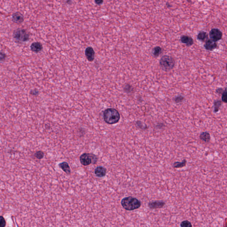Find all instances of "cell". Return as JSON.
Listing matches in <instances>:
<instances>
[{
    "label": "cell",
    "mask_w": 227,
    "mask_h": 227,
    "mask_svg": "<svg viewBox=\"0 0 227 227\" xmlns=\"http://www.w3.org/2000/svg\"><path fill=\"white\" fill-rule=\"evenodd\" d=\"M103 117L104 120L106 123L112 125L116 124L119 122L120 119V115L116 109L109 108H107L103 112Z\"/></svg>",
    "instance_id": "cell-1"
},
{
    "label": "cell",
    "mask_w": 227,
    "mask_h": 227,
    "mask_svg": "<svg viewBox=\"0 0 227 227\" xmlns=\"http://www.w3.org/2000/svg\"><path fill=\"white\" fill-rule=\"evenodd\" d=\"M121 205L125 209L132 211L139 209L141 204L137 198L130 196L123 198L121 201Z\"/></svg>",
    "instance_id": "cell-2"
},
{
    "label": "cell",
    "mask_w": 227,
    "mask_h": 227,
    "mask_svg": "<svg viewBox=\"0 0 227 227\" xmlns=\"http://www.w3.org/2000/svg\"><path fill=\"white\" fill-rule=\"evenodd\" d=\"M159 65L163 70L169 71L174 68L175 65L174 59L168 55H164L159 61Z\"/></svg>",
    "instance_id": "cell-3"
},
{
    "label": "cell",
    "mask_w": 227,
    "mask_h": 227,
    "mask_svg": "<svg viewBox=\"0 0 227 227\" xmlns=\"http://www.w3.org/2000/svg\"><path fill=\"white\" fill-rule=\"evenodd\" d=\"M13 38L18 43H24L29 40L30 34L26 29L17 28L13 32Z\"/></svg>",
    "instance_id": "cell-4"
},
{
    "label": "cell",
    "mask_w": 227,
    "mask_h": 227,
    "mask_svg": "<svg viewBox=\"0 0 227 227\" xmlns=\"http://www.w3.org/2000/svg\"><path fill=\"white\" fill-rule=\"evenodd\" d=\"M98 159L96 155L90 153H84L79 157L80 163L84 166L96 164L97 162Z\"/></svg>",
    "instance_id": "cell-5"
},
{
    "label": "cell",
    "mask_w": 227,
    "mask_h": 227,
    "mask_svg": "<svg viewBox=\"0 0 227 227\" xmlns=\"http://www.w3.org/2000/svg\"><path fill=\"white\" fill-rule=\"evenodd\" d=\"M210 40L214 42H216L220 40L222 38L223 33L218 28H213L209 33Z\"/></svg>",
    "instance_id": "cell-6"
},
{
    "label": "cell",
    "mask_w": 227,
    "mask_h": 227,
    "mask_svg": "<svg viewBox=\"0 0 227 227\" xmlns=\"http://www.w3.org/2000/svg\"><path fill=\"white\" fill-rule=\"evenodd\" d=\"M24 18L23 14L19 12L13 13L12 15V20L14 23L21 24L24 21Z\"/></svg>",
    "instance_id": "cell-7"
},
{
    "label": "cell",
    "mask_w": 227,
    "mask_h": 227,
    "mask_svg": "<svg viewBox=\"0 0 227 227\" xmlns=\"http://www.w3.org/2000/svg\"><path fill=\"white\" fill-rule=\"evenodd\" d=\"M166 203L162 201H154L150 202L148 206L151 209H161L165 206Z\"/></svg>",
    "instance_id": "cell-8"
},
{
    "label": "cell",
    "mask_w": 227,
    "mask_h": 227,
    "mask_svg": "<svg viewBox=\"0 0 227 227\" xmlns=\"http://www.w3.org/2000/svg\"><path fill=\"white\" fill-rule=\"evenodd\" d=\"M85 54L88 61L92 62L95 59V51L92 47L90 46L86 48L85 51Z\"/></svg>",
    "instance_id": "cell-9"
},
{
    "label": "cell",
    "mask_w": 227,
    "mask_h": 227,
    "mask_svg": "<svg viewBox=\"0 0 227 227\" xmlns=\"http://www.w3.org/2000/svg\"><path fill=\"white\" fill-rule=\"evenodd\" d=\"M180 41L182 44H185L188 47L192 46L194 44L193 38L189 36H181L180 37Z\"/></svg>",
    "instance_id": "cell-10"
},
{
    "label": "cell",
    "mask_w": 227,
    "mask_h": 227,
    "mask_svg": "<svg viewBox=\"0 0 227 227\" xmlns=\"http://www.w3.org/2000/svg\"><path fill=\"white\" fill-rule=\"evenodd\" d=\"M204 47L206 50L212 51L218 48V44L216 42L209 39L205 42Z\"/></svg>",
    "instance_id": "cell-11"
},
{
    "label": "cell",
    "mask_w": 227,
    "mask_h": 227,
    "mask_svg": "<svg viewBox=\"0 0 227 227\" xmlns=\"http://www.w3.org/2000/svg\"><path fill=\"white\" fill-rule=\"evenodd\" d=\"M30 49L33 53H37L43 50V45L40 42H34L31 44Z\"/></svg>",
    "instance_id": "cell-12"
},
{
    "label": "cell",
    "mask_w": 227,
    "mask_h": 227,
    "mask_svg": "<svg viewBox=\"0 0 227 227\" xmlns=\"http://www.w3.org/2000/svg\"><path fill=\"white\" fill-rule=\"evenodd\" d=\"M95 174L98 177H103L106 175V170L105 168L98 166L95 170Z\"/></svg>",
    "instance_id": "cell-13"
},
{
    "label": "cell",
    "mask_w": 227,
    "mask_h": 227,
    "mask_svg": "<svg viewBox=\"0 0 227 227\" xmlns=\"http://www.w3.org/2000/svg\"><path fill=\"white\" fill-rule=\"evenodd\" d=\"M59 166L63 172H65L67 174H71V170L70 167L68 163L67 162H64L61 163L59 164Z\"/></svg>",
    "instance_id": "cell-14"
},
{
    "label": "cell",
    "mask_w": 227,
    "mask_h": 227,
    "mask_svg": "<svg viewBox=\"0 0 227 227\" xmlns=\"http://www.w3.org/2000/svg\"><path fill=\"white\" fill-rule=\"evenodd\" d=\"M197 39L201 42H205L209 40V35L207 32L205 31H201L199 32L197 36Z\"/></svg>",
    "instance_id": "cell-15"
},
{
    "label": "cell",
    "mask_w": 227,
    "mask_h": 227,
    "mask_svg": "<svg viewBox=\"0 0 227 227\" xmlns=\"http://www.w3.org/2000/svg\"><path fill=\"white\" fill-rule=\"evenodd\" d=\"M200 139L202 141L208 143L211 140V136L208 132L205 131L201 133L200 135Z\"/></svg>",
    "instance_id": "cell-16"
},
{
    "label": "cell",
    "mask_w": 227,
    "mask_h": 227,
    "mask_svg": "<svg viewBox=\"0 0 227 227\" xmlns=\"http://www.w3.org/2000/svg\"><path fill=\"white\" fill-rule=\"evenodd\" d=\"M222 105V102L220 100H215L214 102V112L215 113H218L220 110V108Z\"/></svg>",
    "instance_id": "cell-17"
},
{
    "label": "cell",
    "mask_w": 227,
    "mask_h": 227,
    "mask_svg": "<svg viewBox=\"0 0 227 227\" xmlns=\"http://www.w3.org/2000/svg\"><path fill=\"white\" fill-rule=\"evenodd\" d=\"M187 164V161L186 159H184L181 162H176L173 163L172 166L176 169H180L186 166Z\"/></svg>",
    "instance_id": "cell-18"
},
{
    "label": "cell",
    "mask_w": 227,
    "mask_h": 227,
    "mask_svg": "<svg viewBox=\"0 0 227 227\" xmlns=\"http://www.w3.org/2000/svg\"><path fill=\"white\" fill-rule=\"evenodd\" d=\"M162 52V48L160 46H156L154 48H153L152 50V55L154 57H159Z\"/></svg>",
    "instance_id": "cell-19"
},
{
    "label": "cell",
    "mask_w": 227,
    "mask_h": 227,
    "mask_svg": "<svg viewBox=\"0 0 227 227\" xmlns=\"http://www.w3.org/2000/svg\"><path fill=\"white\" fill-rule=\"evenodd\" d=\"M136 126L139 129L141 130H145L148 129V127L145 123L140 120H137L136 122Z\"/></svg>",
    "instance_id": "cell-20"
},
{
    "label": "cell",
    "mask_w": 227,
    "mask_h": 227,
    "mask_svg": "<svg viewBox=\"0 0 227 227\" xmlns=\"http://www.w3.org/2000/svg\"><path fill=\"white\" fill-rule=\"evenodd\" d=\"M123 90L127 93L129 94L134 92V89L130 84H127L124 85Z\"/></svg>",
    "instance_id": "cell-21"
},
{
    "label": "cell",
    "mask_w": 227,
    "mask_h": 227,
    "mask_svg": "<svg viewBox=\"0 0 227 227\" xmlns=\"http://www.w3.org/2000/svg\"><path fill=\"white\" fill-rule=\"evenodd\" d=\"M185 100V97L181 95L176 96L173 98V100L176 103H179L182 102Z\"/></svg>",
    "instance_id": "cell-22"
},
{
    "label": "cell",
    "mask_w": 227,
    "mask_h": 227,
    "mask_svg": "<svg viewBox=\"0 0 227 227\" xmlns=\"http://www.w3.org/2000/svg\"><path fill=\"white\" fill-rule=\"evenodd\" d=\"M180 226L181 227H192L193 225L190 221L186 220L181 222Z\"/></svg>",
    "instance_id": "cell-23"
},
{
    "label": "cell",
    "mask_w": 227,
    "mask_h": 227,
    "mask_svg": "<svg viewBox=\"0 0 227 227\" xmlns=\"http://www.w3.org/2000/svg\"><path fill=\"white\" fill-rule=\"evenodd\" d=\"M35 156L36 158L37 159L40 160V159H42L44 158V153L43 151H40V150L36 151L35 154Z\"/></svg>",
    "instance_id": "cell-24"
},
{
    "label": "cell",
    "mask_w": 227,
    "mask_h": 227,
    "mask_svg": "<svg viewBox=\"0 0 227 227\" xmlns=\"http://www.w3.org/2000/svg\"><path fill=\"white\" fill-rule=\"evenodd\" d=\"M221 101L224 103H226L227 102V89L225 88L222 94V97H221Z\"/></svg>",
    "instance_id": "cell-25"
},
{
    "label": "cell",
    "mask_w": 227,
    "mask_h": 227,
    "mask_svg": "<svg viewBox=\"0 0 227 227\" xmlns=\"http://www.w3.org/2000/svg\"><path fill=\"white\" fill-rule=\"evenodd\" d=\"M7 57V55L4 52L0 51V62H1L4 61L6 60Z\"/></svg>",
    "instance_id": "cell-26"
},
{
    "label": "cell",
    "mask_w": 227,
    "mask_h": 227,
    "mask_svg": "<svg viewBox=\"0 0 227 227\" xmlns=\"http://www.w3.org/2000/svg\"><path fill=\"white\" fill-rule=\"evenodd\" d=\"M6 222L3 216H0V227H5Z\"/></svg>",
    "instance_id": "cell-27"
},
{
    "label": "cell",
    "mask_w": 227,
    "mask_h": 227,
    "mask_svg": "<svg viewBox=\"0 0 227 227\" xmlns=\"http://www.w3.org/2000/svg\"><path fill=\"white\" fill-rule=\"evenodd\" d=\"M165 127L163 123H158L155 125V127L157 129H162Z\"/></svg>",
    "instance_id": "cell-28"
},
{
    "label": "cell",
    "mask_w": 227,
    "mask_h": 227,
    "mask_svg": "<svg viewBox=\"0 0 227 227\" xmlns=\"http://www.w3.org/2000/svg\"><path fill=\"white\" fill-rule=\"evenodd\" d=\"M39 91L37 90V89H34L31 90L30 92V94L33 96H37L39 95Z\"/></svg>",
    "instance_id": "cell-29"
},
{
    "label": "cell",
    "mask_w": 227,
    "mask_h": 227,
    "mask_svg": "<svg viewBox=\"0 0 227 227\" xmlns=\"http://www.w3.org/2000/svg\"><path fill=\"white\" fill-rule=\"evenodd\" d=\"M224 91V90L222 88H218L216 89V93L218 94L219 95L220 94L222 95V94L223 92Z\"/></svg>",
    "instance_id": "cell-30"
},
{
    "label": "cell",
    "mask_w": 227,
    "mask_h": 227,
    "mask_svg": "<svg viewBox=\"0 0 227 227\" xmlns=\"http://www.w3.org/2000/svg\"><path fill=\"white\" fill-rule=\"evenodd\" d=\"M95 2L96 5H102V4L103 1H102V0H97V1H95Z\"/></svg>",
    "instance_id": "cell-31"
},
{
    "label": "cell",
    "mask_w": 227,
    "mask_h": 227,
    "mask_svg": "<svg viewBox=\"0 0 227 227\" xmlns=\"http://www.w3.org/2000/svg\"><path fill=\"white\" fill-rule=\"evenodd\" d=\"M166 5L167 8H170V7H171V5L169 3H168V2L166 3Z\"/></svg>",
    "instance_id": "cell-32"
}]
</instances>
